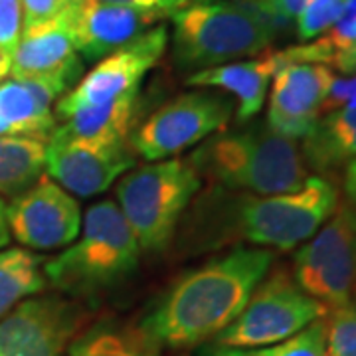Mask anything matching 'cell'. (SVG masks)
Listing matches in <instances>:
<instances>
[{
    "label": "cell",
    "instance_id": "obj_1",
    "mask_svg": "<svg viewBox=\"0 0 356 356\" xmlns=\"http://www.w3.org/2000/svg\"><path fill=\"white\" fill-rule=\"evenodd\" d=\"M271 264V250L234 248L180 277L140 325L170 348L216 339L240 317Z\"/></svg>",
    "mask_w": 356,
    "mask_h": 356
},
{
    "label": "cell",
    "instance_id": "obj_2",
    "mask_svg": "<svg viewBox=\"0 0 356 356\" xmlns=\"http://www.w3.org/2000/svg\"><path fill=\"white\" fill-rule=\"evenodd\" d=\"M198 175L218 188L273 196L299 191L307 182V165L297 140L267 125L216 133L191 156Z\"/></svg>",
    "mask_w": 356,
    "mask_h": 356
},
{
    "label": "cell",
    "instance_id": "obj_3",
    "mask_svg": "<svg viewBox=\"0 0 356 356\" xmlns=\"http://www.w3.org/2000/svg\"><path fill=\"white\" fill-rule=\"evenodd\" d=\"M170 20L175 64L194 72L269 50L277 28L257 4L229 0H191Z\"/></svg>",
    "mask_w": 356,
    "mask_h": 356
},
{
    "label": "cell",
    "instance_id": "obj_4",
    "mask_svg": "<svg viewBox=\"0 0 356 356\" xmlns=\"http://www.w3.org/2000/svg\"><path fill=\"white\" fill-rule=\"evenodd\" d=\"M81 222L83 228L76 240L44 261L46 281L70 295L109 289L139 266V242L115 200L91 204Z\"/></svg>",
    "mask_w": 356,
    "mask_h": 356
},
{
    "label": "cell",
    "instance_id": "obj_5",
    "mask_svg": "<svg viewBox=\"0 0 356 356\" xmlns=\"http://www.w3.org/2000/svg\"><path fill=\"white\" fill-rule=\"evenodd\" d=\"M224 210L212 214L226 222L220 242L242 240L257 248L293 250L307 242L334 212L339 192L325 178H307L299 191L257 196L236 194L220 198Z\"/></svg>",
    "mask_w": 356,
    "mask_h": 356
},
{
    "label": "cell",
    "instance_id": "obj_6",
    "mask_svg": "<svg viewBox=\"0 0 356 356\" xmlns=\"http://www.w3.org/2000/svg\"><path fill=\"white\" fill-rule=\"evenodd\" d=\"M202 186L191 159H166L131 170L117 182V206L140 252H163L178 220Z\"/></svg>",
    "mask_w": 356,
    "mask_h": 356
},
{
    "label": "cell",
    "instance_id": "obj_7",
    "mask_svg": "<svg viewBox=\"0 0 356 356\" xmlns=\"http://www.w3.org/2000/svg\"><path fill=\"white\" fill-rule=\"evenodd\" d=\"M327 307L307 295L285 267L267 271L240 317L214 339L216 346L255 348L281 343L327 315Z\"/></svg>",
    "mask_w": 356,
    "mask_h": 356
},
{
    "label": "cell",
    "instance_id": "obj_8",
    "mask_svg": "<svg viewBox=\"0 0 356 356\" xmlns=\"http://www.w3.org/2000/svg\"><path fill=\"white\" fill-rule=\"evenodd\" d=\"M297 285L334 309L356 295V210L337 204L331 218L307 240L293 259Z\"/></svg>",
    "mask_w": 356,
    "mask_h": 356
},
{
    "label": "cell",
    "instance_id": "obj_9",
    "mask_svg": "<svg viewBox=\"0 0 356 356\" xmlns=\"http://www.w3.org/2000/svg\"><path fill=\"white\" fill-rule=\"evenodd\" d=\"M234 102L212 91H188L156 109L133 137V153L145 161H166L184 153L228 125Z\"/></svg>",
    "mask_w": 356,
    "mask_h": 356
},
{
    "label": "cell",
    "instance_id": "obj_10",
    "mask_svg": "<svg viewBox=\"0 0 356 356\" xmlns=\"http://www.w3.org/2000/svg\"><path fill=\"white\" fill-rule=\"evenodd\" d=\"M168 42L166 26H153L139 38L121 46L99 60L95 67L77 81L56 105V121L76 113L77 109L103 105L139 93L143 77L163 58Z\"/></svg>",
    "mask_w": 356,
    "mask_h": 356
},
{
    "label": "cell",
    "instance_id": "obj_11",
    "mask_svg": "<svg viewBox=\"0 0 356 356\" xmlns=\"http://www.w3.org/2000/svg\"><path fill=\"white\" fill-rule=\"evenodd\" d=\"M88 311L62 295H34L0 318V356H65Z\"/></svg>",
    "mask_w": 356,
    "mask_h": 356
},
{
    "label": "cell",
    "instance_id": "obj_12",
    "mask_svg": "<svg viewBox=\"0 0 356 356\" xmlns=\"http://www.w3.org/2000/svg\"><path fill=\"white\" fill-rule=\"evenodd\" d=\"M137 163L131 143L103 145L56 127L46 143V170L54 182L79 198L105 192Z\"/></svg>",
    "mask_w": 356,
    "mask_h": 356
},
{
    "label": "cell",
    "instance_id": "obj_13",
    "mask_svg": "<svg viewBox=\"0 0 356 356\" xmlns=\"http://www.w3.org/2000/svg\"><path fill=\"white\" fill-rule=\"evenodd\" d=\"M10 236L30 250L67 248L81 229V208L74 194L50 177H42L6 206Z\"/></svg>",
    "mask_w": 356,
    "mask_h": 356
},
{
    "label": "cell",
    "instance_id": "obj_14",
    "mask_svg": "<svg viewBox=\"0 0 356 356\" xmlns=\"http://www.w3.org/2000/svg\"><path fill=\"white\" fill-rule=\"evenodd\" d=\"M165 16L161 10H145L102 0L70 2L64 10L67 32L83 64L99 62L139 38Z\"/></svg>",
    "mask_w": 356,
    "mask_h": 356
},
{
    "label": "cell",
    "instance_id": "obj_15",
    "mask_svg": "<svg viewBox=\"0 0 356 356\" xmlns=\"http://www.w3.org/2000/svg\"><path fill=\"white\" fill-rule=\"evenodd\" d=\"M83 65L62 13L46 22L22 28L10 74L14 79L42 83L56 95H64L83 76Z\"/></svg>",
    "mask_w": 356,
    "mask_h": 356
},
{
    "label": "cell",
    "instance_id": "obj_16",
    "mask_svg": "<svg viewBox=\"0 0 356 356\" xmlns=\"http://www.w3.org/2000/svg\"><path fill=\"white\" fill-rule=\"evenodd\" d=\"M334 77L329 65L295 62L273 76L267 127L287 139H305L323 113V102Z\"/></svg>",
    "mask_w": 356,
    "mask_h": 356
},
{
    "label": "cell",
    "instance_id": "obj_17",
    "mask_svg": "<svg viewBox=\"0 0 356 356\" xmlns=\"http://www.w3.org/2000/svg\"><path fill=\"white\" fill-rule=\"evenodd\" d=\"M280 67V51L269 48L248 62H232L194 72L186 77V86L228 91L238 99V119L250 121L261 111L269 83Z\"/></svg>",
    "mask_w": 356,
    "mask_h": 356
},
{
    "label": "cell",
    "instance_id": "obj_18",
    "mask_svg": "<svg viewBox=\"0 0 356 356\" xmlns=\"http://www.w3.org/2000/svg\"><path fill=\"white\" fill-rule=\"evenodd\" d=\"M56 97L42 83L14 77L0 81V137H28L46 143L58 127L51 113Z\"/></svg>",
    "mask_w": 356,
    "mask_h": 356
},
{
    "label": "cell",
    "instance_id": "obj_19",
    "mask_svg": "<svg viewBox=\"0 0 356 356\" xmlns=\"http://www.w3.org/2000/svg\"><path fill=\"white\" fill-rule=\"evenodd\" d=\"M65 356H163V344L143 325L102 321L79 332Z\"/></svg>",
    "mask_w": 356,
    "mask_h": 356
},
{
    "label": "cell",
    "instance_id": "obj_20",
    "mask_svg": "<svg viewBox=\"0 0 356 356\" xmlns=\"http://www.w3.org/2000/svg\"><path fill=\"white\" fill-rule=\"evenodd\" d=\"M281 65L305 62L356 74V0H348L339 20L315 42H305L280 51Z\"/></svg>",
    "mask_w": 356,
    "mask_h": 356
},
{
    "label": "cell",
    "instance_id": "obj_21",
    "mask_svg": "<svg viewBox=\"0 0 356 356\" xmlns=\"http://www.w3.org/2000/svg\"><path fill=\"white\" fill-rule=\"evenodd\" d=\"M303 159L318 172L334 170L356 159V109L346 107L318 119L305 137Z\"/></svg>",
    "mask_w": 356,
    "mask_h": 356
},
{
    "label": "cell",
    "instance_id": "obj_22",
    "mask_svg": "<svg viewBox=\"0 0 356 356\" xmlns=\"http://www.w3.org/2000/svg\"><path fill=\"white\" fill-rule=\"evenodd\" d=\"M137 95L139 93H133L103 105L77 109L76 113L60 121L62 125H58V129L67 135L103 145L129 143L137 115Z\"/></svg>",
    "mask_w": 356,
    "mask_h": 356
},
{
    "label": "cell",
    "instance_id": "obj_23",
    "mask_svg": "<svg viewBox=\"0 0 356 356\" xmlns=\"http://www.w3.org/2000/svg\"><path fill=\"white\" fill-rule=\"evenodd\" d=\"M46 170V143L28 137H0V196L16 198Z\"/></svg>",
    "mask_w": 356,
    "mask_h": 356
},
{
    "label": "cell",
    "instance_id": "obj_24",
    "mask_svg": "<svg viewBox=\"0 0 356 356\" xmlns=\"http://www.w3.org/2000/svg\"><path fill=\"white\" fill-rule=\"evenodd\" d=\"M44 255H36L24 248H6L0 252V318L28 297L46 289Z\"/></svg>",
    "mask_w": 356,
    "mask_h": 356
},
{
    "label": "cell",
    "instance_id": "obj_25",
    "mask_svg": "<svg viewBox=\"0 0 356 356\" xmlns=\"http://www.w3.org/2000/svg\"><path fill=\"white\" fill-rule=\"evenodd\" d=\"M200 356H327V327L325 317L311 323L291 339L255 348L208 346Z\"/></svg>",
    "mask_w": 356,
    "mask_h": 356
},
{
    "label": "cell",
    "instance_id": "obj_26",
    "mask_svg": "<svg viewBox=\"0 0 356 356\" xmlns=\"http://www.w3.org/2000/svg\"><path fill=\"white\" fill-rule=\"evenodd\" d=\"M327 356H356V295L325 315Z\"/></svg>",
    "mask_w": 356,
    "mask_h": 356
},
{
    "label": "cell",
    "instance_id": "obj_27",
    "mask_svg": "<svg viewBox=\"0 0 356 356\" xmlns=\"http://www.w3.org/2000/svg\"><path fill=\"white\" fill-rule=\"evenodd\" d=\"M346 4L348 0H311L303 8V13L295 18L299 40L309 42L325 34L344 13Z\"/></svg>",
    "mask_w": 356,
    "mask_h": 356
},
{
    "label": "cell",
    "instance_id": "obj_28",
    "mask_svg": "<svg viewBox=\"0 0 356 356\" xmlns=\"http://www.w3.org/2000/svg\"><path fill=\"white\" fill-rule=\"evenodd\" d=\"M22 34L20 0H0V81L10 74L13 56Z\"/></svg>",
    "mask_w": 356,
    "mask_h": 356
},
{
    "label": "cell",
    "instance_id": "obj_29",
    "mask_svg": "<svg viewBox=\"0 0 356 356\" xmlns=\"http://www.w3.org/2000/svg\"><path fill=\"white\" fill-rule=\"evenodd\" d=\"M346 107L356 109V74L350 77H332L331 88L323 102V113H332Z\"/></svg>",
    "mask_w": 356,
    "mask_h": 356
},
{
    "label": "cell",
    "instance_id": "obj_30",
    "mask_svg": "<svg viewBox=\"0 0 356 356\" xmlns=\"http://www.w3.org/2000/svg\"><path fill=\"white\" fill-rule=\"evenodd\" d=\"M22 4V28L46 22L65 10L70 0H20Z\"/></svg>",
    "mask_w": 356,
    "mask_h": 356
},
{
    "label": "cell",
    "instance_id": "obj_31",
    "mask_svg": "<svg viewBox=\"0 0 356 356\" xmlns=\"http://www.w3.org/2000/svg\"><path fill=\"white\" fill-rule=\"evenodd\" d=\"M311 0H255V4L275 22H287L303 13Z\"/></svg>",
    "mask_w": 356,
    "mask_h": 356
},
{
    "label": "cell",
    "instance_id": "obj_32",
    "mask_svg": "<svg viewBox=\"0 0 356 356\" xmlns=\"http://www.w3.org/2000/svg\"><path fill=\"white\" fill-rule=\"evenodd\" d=\"M344 191L348 196V204L356 210V159L346 165V172H344Z\"/></svg>",
    "mask_w": 356,
    "mask_h": 356
},
{
    "label": "cell",
    "instance_id": "obj_33",
    "mask_svg": "<svg viewBox=\"0 0 356 356\" xmlns=\"http://www.w3.org/2000/svg\"><path fill=\"white\" fill-rule=\"evenodd\" d=\"M10 228H8V218H6V202L0 196V250L6 248L10 242Z\"/></svg>",
    "mask_w": 356,
    "mask_h": 356
},
{
    "label": "cell",
    "instance_id": "obj_34",
    "mask_svg": "<svg viewBox=\"0 0 356 356\" xmlns=\"http://www.w3.org/2000/svg\"><path fill=\"white\" fill-rule=\"evenodd\" d=\"M70 2H77V0H70Z\"/></svg>",
    "mask_w": 356,
    "mask_h": 356
}]
</instances>
